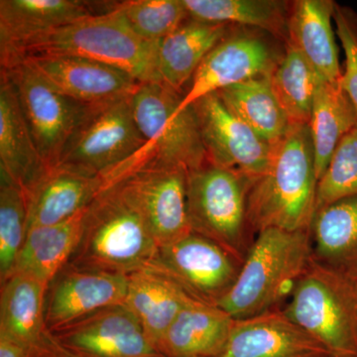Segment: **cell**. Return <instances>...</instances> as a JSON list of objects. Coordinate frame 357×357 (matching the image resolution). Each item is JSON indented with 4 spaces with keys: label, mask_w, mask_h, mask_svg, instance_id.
<instances>
[{
    "label": "cell",
    "mask_w": 357,
    "mask_h": 357,
    "mask_svg": "<svg viewBox=\"0 0 357 357\" xmlns=\"http://www.w3.org/2000/svg\"><path fill=\"white\" fill-rule=\"evenodd\" d=\"M356 282H357V279H356Z\"/></svg>",
    "instance_id": "38"
},
{
    "label": "cell",
    "mask_w": 357,
    "mask_h": 357,
    "mask_svg": "<svg viewBox=\"0 0 357 357\" xmlns=\"http://www.w3.org/2000/svg\"><path fill=\"white\" fill-rule=\"evenodd\" d=\"M114 8L140 38L159 42L190 20L183 0H130Z\"/></svg>",
    "instance_id": "33"
},
{
    "label": "cell",
    "mask_w": 357,
    "mask_h": 357,
    "mask_svg": "<svg viewBox=\"0 0 357 357\" xmlns=\"http://www.w3.org/2000/svg\"><path fill=\"white\" fill-rule=\"evenodd\" d=\"M192 20L238 25L288 42L287 4L278 0H183Z\"/></svg>",
    "instance_id": "30"
},
{
    "label": "cell",
    "mask_w": 357,
    "mask_h": 357,
    "mask_svg": "<svg viewBox=\"0 0 357 357\" xmlns=\"http://www.w3.org/2000/svg\"><path fill=\"white\" fill-rule=\"evenodd\" d=\"M225 105L257 135L275 145L291 128L269 76L255 77L218 91Z\"/></svg>",
    "instance_id": "29"
},
{
    "label": "cell",
    "mask_w": 357,
    "mask_h": 357,
    "mask_svg": "<svg viewBox=\"0 0 357 357\" xmlns=\"http://www.w3.org/2000/svg\"><path fill=\"white\" fill-rule=\"evenodd\" d=\"M27 227L25 192L6 172L0 171V283L13 274Z\"/></svg>",
    "instance_id": "32"
},
{
    "label": "cell",
    "mask_w": 357,
    "mask_h": 357,
    "mask_svg": "<svg viewBox=\"0 0 357 357\" xmlns=\"http://www.w3.org/2000/svg\"><path fill=\"white\" fill-rule=\"evenodd\" d=\"M128 291V275L86 269L68 263L47 290V331L57 332L105 307L126 304Z\"/></svg>",
    "instance_id": "15"
},
{
    "label": "cell",
    "mask_w": 357,
    "mask_h": 357,
    "mask_svg": "<svg viewBox=\"0 0 357 357\" xmlns=\"http://www.w3.org/2000/svg\"><path fill=\"white\" fill-rule=\"evenodd\" d=\"M158 46L137 36L112 6L33 40L6 67L32 56H76L124 70L141 84L161 83Z\"/></svg>",
    "instance_id": "4"
},
{
    "label": "cell",
    "mask_w": 357,
    "mask_h": 357,
    "mask_svg": "<svg viewBox=\"0 0 357 357\" xmlns=\"http://www.w3.org/2000/svg\"><path fill=\"white\" fill-rule=\"evenodd\" d=\"M131 98L91 107L56 167L107 181L131 170L146 146L134 119Z\"/></svg>",
    "instance_id": "8"
},
{
    "label": "cell",
    "mask_w": 357,
    "mask_h": 357,
    "mask_svg": "<svg viewBox=\"0 0 357 357\" xmlns=\"http://www.w3.org/2000/svg\"><path fill=\"white\" fill-rule=\"evenodd\" d=\"M283 310L332 357H357V282L314 259Z\"/></svg>",
    "instance_id": "5"
},
{
    "label": "cell",
    "mask_w": 357,
    "mask_h": 357,
    "mask_svg": "<svg viewBox=\"0 0 357 357\" xmlns=\"http://www.w3.org/2000/svg\"><path fill=\"white\" fill-rule=\"evenodd\" d=\"M243 260L201 234L160 245L147 268L177 284L192 299L218 306L237 280Z\"/></svg>",
    "instance_id": "10"
},
{
    "label": "cell",
    "mask_w": 357,
    "mask_h": 357,
    "mask_svg": "<svg viewBox=\"0 0 357 357\" xmlns=\"http://www.w3.org/2000/svg\"><path fill=\"white\" fill-rule=\"evenodd\" d=\"M0 70L6 73L15 89L42 158L49 168H54L70 138L93 107L63 95L27 60Z\"/></svg>",
    "instance_id": "9"
},
{
    "label": "cell",
    "mask_w": 357,
    "mask_h": 357,
    "mask_svg": "<svg viewBox=\"0 0 357 357\" xmlns=\"http://www.w3.org/2000/svg\"><path fill=\"white\" fill-rule=\"evenodd\" d=\"M333 20L345 54V68L340 84L357 114V15L349 9L335 4Z\"/></svg>",
    "instance_id": "35"
},
{
    "label": "cell",
    "mask_w": 357,
    "mask_h": 357,
    "mask_svg": "<svg viewBox=\"0 0 357 357\" xmlns=\"http://www.w3.org/2000/svg\"><path fill=\"white\" fill-rule=\"evenodd\" d=\"M158 246L139 211L114 181L86 208L81 241L69 263L129 276L148 267Z\"/></svg>",
    "instance_id": "2"
},
{
    "label": "cell",
    "mask_w": 357,
    "mask_h": 357,
    "mask_svg": "<svg viewBox=\"0 0 357 357\" xmlns=\"http://www.w3.org/2000/svg\"><path fill=\"white\" fill-rule=\"evenodd\" d=\"M357 195V126L335 148L318 181L316 213L328 204ZM316 215V213H314Z\"/></svg>",
    "instance_id": "34"
},
{
    "label": "cell",
    "mask_w": 357,
    "mask_h": 357,
    "mask_svg": "<svg viewBox=\"0 0 357 357\" xmlns=\"http://www.w3.org/2000/svg\"><path fill=\"white\" fill-rule=\"evenodd\" d=\"M109 185L107 178L74 172L55 167L48 171L29 191L27 199V230L65 222L93 203Z\"/></svg>",
    "instance_id": "19"
},
{
    "label": "cell",
    "mask_w": 357,
    "mask_h": 357,
    "mask_svg": "<svg viewBox=\"0 0 357 357\" xmlns=\"http://www.w3.org/2000/svg\"><path fill=\"white\" fill-rule=\"evenodd\" d=\"M0 286V335L24 345L39 357L50 335L45 324L48 285L13 273Z\"/></svg>",
    "instance_id": "22"
},
{
    "label": "cell",
    "mask_w": 357,
    "mask_h": 357,
    "mask_svg": "<svg viewBox=\"0 0 357 357\" xmlns=\"http://www.w3.org/2000/svg\"><path fill=\"white\" fill-rule=\"evenodd\" d=\"M95 14L77 0H1L0 64L6 67L33 40Z\"/></svg>",
    "instance_id": "18"
},
{
    "label": "cell",
    "mask_w": 357,
    "mask_h": 357,
    "mask_svg": "<svg viewBox=\"0 0 357 357\" xmlns=\"http://www.w3.org/2000/svg\"><path fill=\"white\" fill-rule=\"evenodd\" d=\"M220 357H332L325 347L275 309L236 319Z\"/></svg>",
    "instance_id": "17"
},
{
    "label": "cell",
    "mask_w": 357,
    "mask_h": 357,
    "mask_svg": "<svg viewBox=\"0 0 357 357\" xmlns=\"http://www.w3.org/2000/svg\"><path fill=\"white\" fill-rule=\"evenodd\" d=\"M357 126L354 105L340 82L321 77L314 95L309 128L318 181L325 173L335 148Z\"/></svg>",
    "instance_id": "28"
},
{
    "label": "cell",
    "mask_w": 357,
    "mask_h": 357,
    "mask_svg": "<svg viewBox=\"0 0 357 357\" xmlns=\"http://www.w3.org/2000/svg\"><path fill=\"white\" fill-rule=\"evenodd\" d=\"M317 187L309 126H291L274 145L267 170L251 185L248 220L253 232L269 229L311 230Z\"/></svg>",
    "instance_id": "1"
},
{
    "label": "cell",
    "mask_w": 357,
    "mask_h": 357,
    "mask_svg": "<svg viewBox=\"0 0 357 357\" xmlns=\"http://www.w3.org/2000/svg\"><path fill=\"white\" fill-rule=\"evenodd\" d=\"M192 300L177 284L149 268L128 276L126 306L135 314L148 340L158 352L174 319Z\"/></svg>",
    "instance_id": "25"
},
{
    "label": "cell",
    "mask_w": 357,
    "mask_h": 357,
    "mask_svg": "<svg viewBox=\"0 0 357 357\" xmlns=\"http://www.w3.org/2000/svg\"><path fill=\"white\" fill-rule=\"evenodd\" d=\"M332 0H297L288 20V42L302 54L321 77L340 82L342 76L332 20Z\"/></svg>",
    "instance_id": "23"
},
{
    "label": "cell",
    "mask_w": 357,
    "mask_h": 357,
    "mask_svg": "<svg viewBox=\"0 0 357 357\" xmlns=\"http://www.w3.org/2000/svg\"><path fill=\"white\" fill-rule=\"evenodd\" d=\"M321 79L299 51L286 45L280 62L270 75V81L291 126H309Z\"/></svg>",
    "instance_id": "31"
},
{
    "label": "cell",
    "mask_w": 357,
    "mask_h": 357,
    "mask_svg": "<svg viewBox=\"0 0 357 357\" xmlns=\"http://www.w3.org/2000/svg\"><path fill=\"white\" fill-rule=\"evenodd\" d=\"M22 60H27L63 95L89 107L131 98L141 86L128 73L91 59L41 55Z\"/></svg>",
    "instance_id": "16"
},
{
    "label": "cell",
    "mask_w": 357,
    "mask_h": 357,
    "mask_svg": "<svg viewBox=\"0 0 357 357\" xmlns=\"http://www.w3.org/2000/svg\"><path fill=\"white\" fill-rule=\"evenodd\" d=\"M86 208L65 222L28 229L13 273L27 275L49 286L79 245Z\"/></svg>",
    "instance_id": "26"
},
{
    "label": "cell",
    "mask_w": 357,
    "mask_h": 357,
    "mask_svg": "<svg viewBox=\"0 0 357 357\" xmlns=\"http://www.w3.org/2000/svg\"><path fill=\"white\" fill-rule=\"evenodd\" d=\"M208 162L255 182L267 170L274 145L257 135L225 105L217 93L192 105Z\"/></svg>",
    "instance_id": "13"
},
{
    "label": "cell",
    "mask_w": 357,
    "mask_h": 357,
    "mask_svg": "<svg viewBox=\"0 0 357 357\" xmlns=\"http://www.w3.org/2000/svg\"><path fill=\"white\" fill-rule=\"evenodd\" d=\"M51 335L77 357H162L126 304L105 307Z\"/></svg>",
    "instance_id": "14"
},
{
    "label": "cell",
    "mask_w": 357,
    "mask_h": 357,
    "mask_svg": "<svg viewBox=\"0 0 357 357\" xmlns=\"http://www.w3.org/2000/svg\"><path fill=\"white\" fill-rule=\"evenodd\" d=\"M236 319L218 306L197 300L188 303L167 331L162 357H220Z\"/></svg>",
    "instance_id": "21"
},
{
    "label": "cell",
    "mask_w": 357,
    "mask_h": 357,
    "mask_svg": "<svg viewBox=\"0 0 357 357\" xmlns=\"http://www.w3.org/2000/svg\"><path fill=\"white\" fill-rule=\"evenodd\" d=\"M183 96L164 84L146 83L131 98L134 119L146 141L135 168L152 164L189 172L208 163L198 117L192 105L180 109Z\"/></svg>",
    "instance_id": "7"
},
{
    "label": "cell",
    "mask_w": 357,
    "mask_h": 357,
    "mask_svg": "<svg viewBox=\"0 0 357 357\" xmlns=\"http://www.w3.org/2000/svg\"><path fill=\"white\" fill-rule=\"evenodd\" d=\"M259 30L232 29L204 58L183 96L180 109L199 98L255 77L269 76L283 54ZM284 53V52H283Z\"/></svg>",
    "instance_id": "12"
},
{
    "label": "cell",
    "mask_w": 357,
    "mask_h": 357,
    "mask_svg": "<svg viewBox=\"0 0 357 357\" xmlns=\"http://www.w3.org/2000/svg\"><path fill=\"white\" fill-rule=\"evenodd\" d=\"M312 258L311 230L258 232L234 287L218 307L234 319L278 309Z\"/></svg>",
    "instance_id": "3"
},
{
    "label": "cell",
    "mask_w": 357,
    "mask_h": 357,
    "mask_svg": "<svg viewBox=\"0 0 357 357\" xmlns=\"http://www.w3.org/2000/svg\"><path fill=\"white\" fill-rule=\"evenodd\" d=\"M253 181L210 162L188 172L187 215L195 234L215 241L245 259L252 245L248 196Z\"/></svg>",
    "instance_id": "6"
},
{
    "label": "cell",
    "mask_w": 357,
    "mask_h": 357,
    "mask_svg": "<svg viewBox=\"0 0 357 357\" xmlns=\"http://www.w3.org/2000/svg\"><path fill=\"white\" fill-rule=\"evenodd\" d=\"M312 256L357 279V195L317 211L311 227Z\"/></svg>",
    "instance_id": "27"
},
{
    "label": "cell",
    "mask_w": 357,
    "mask_h": 357,
    "mask_svg": "<svg viewBox=\"0 0 357 357\" xmlns=\"http://www.w3.org/2000/svg\"><path fill=\"white\" fill-rule=\"evenodd\" d=\"M234 26L188 20L159 41L158 72L161 83L182 95L204 58Z\"/></svg>",
    "instance_id": "24"
},
{
    "label": "cell",
    "mask_w": 357,
    "mask_h": 357,
    "mask_svg": "<svg viewBox=\"0 0 357 357\" xmlns=\"http://www.w3.org/2000/svg\"><path fill=\"white\" fill-rule=\"evenodd\" d=\"M42 357H77L66 351L60 344L54 340L51 335V340L45 349L43 356Z\"/></svg>",
    "instance_id": "37"
},
{
    "label": "cell",
    "mask_w": 357,
    "mask_h": 357,
    "mask_svg": "<svg viewBox=\"0 0 357 357\" xmlns=\"http://www.w3.org/2000/svg\"><path fill=\"white\" fill-rule=\"evenodd\" d=\"M187 177L185 168L149 164L115 180L142 215L159 246L192 231L187 215Z\"/></svg>",
    "instance_id": "11"
},
{
    "label": "cell",
    "mask_w": 357,
    "mask_h": 357,
    "mask_svg": "<svg viewBox=\"0 0 357 357\" xmlns=\"http://www.w3.org/2000/svg\"><path fill=\"white\" fill-rule=\"evenodd\" d=\"M0 357H34L24 345L0 335Z\"/></svg>",
    "instance_id": "36"
},
{
    "label": "cell",
    "mask_w": 357,
    "mask_h": 357,
    "mask_svg": "<svg viewBox=\"0 0 357 357\" xmlns=\"http://www.w3.org/2000/svg\"><path fill=\"white\" fill-rule=\"evenodd\" d=\"M50 169L36 146L13 83L0 73V171L26 192Z\"/></svg>",
    "instance_id": "20"
}]
</instances>
